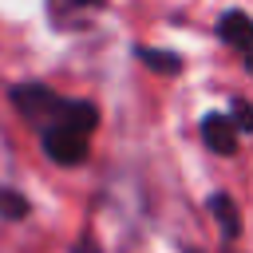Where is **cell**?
I'll return each mask as SVG.
<instances>
[{
	"label": "cell",
	"instance_id": "2",
	"mask_svg": "<svg viewBox=\"0 0 253 253\" xmlns=\"http://www.w3.org/2000/svg\"><path fill=\"white\" fill-rule=\"evenodd\" d=\"M99 8H103V0H47V16H51V24L63 28V32L91 24Z\"/></svg>",
	"mask_w": 253,
	"mask_h": 253
},
{
	"label": "cell",
	"instance_id": "9",
	"mask_svg": "<svg viewBox=\"0 0 253 253\" xmlns=\"http://www.w3.org/2000/svg\"><path fill=\"white\" fill-rule=\"evenodd\" d=\"M245 67H249V75H253V51H249V55H245Z\"/></svg>",
	"mask_w": 253,
	"mask_h": 253
},
{
	"label": "cell",
	"instance_id": "7",
	"mask_svg": "<svg viewBox=\"0 0 253 253\" xmlns=\"http://www.w3.org/2000/svg\"><path fill=\"white\" fill-rule=\"evenodd\" d=\"M229 119H233V126H237L241 134H253V103L233 99V103H229Z\"/></svg>",
	"mask_w": 253,
	"mask_h": 253
},
{
	"label": "cell",
	"instance_id": "4",
	"mask_svg": "<svg viewBox=\"0 0 253 253\" xmlns=\"http://www.w3.org/2000/svg\"><path fill=\"white\" fill-rule=\"evenodd\" d=\"M202 142L213 154H233L237 150V126L229 115H206L202 119Z\"/></svg>",
	"mask_w": 253,
	"mask_h": 253
},
{
	"label": "cell",
	"instance_id": "1",
	"mask_svg": "<svg viewBox=\"0 0 253 253\" xmlns=\"http://www.w3.org/2000/svg\"><path fill=\"white\" fill-rule=\"evenodd\" d=\"M12 103L24 123L40 134V146L59 166H79L91 150V134L99 126V111L87 99H67L43 83L12 87Z\"/></svg>",
	"mask_w": 253,
	"mask_h": 253
},
{
	"label": "cell",
	"instance_id": "3",
	"mask_svg": "<svg viewBox=\"0 0 253 253\" xmlns=\"http://www.w3.org/2000/svg\"><path fill=\"white\" fill-rule=\"evenodd\" d=\"M217 36H221L225 47L249 55V51H253V16H245V12H237V8L221 12V20H217Z\"/></svg>",
	"mask_w": 253,
	"mask_h": 253
},
{
	"label": "cell",
	"instance_id": "5",
	"mask_svg": "<svg viewBox=\"0 0 253 253\" xmlns=\"http://www.w3.org/2000/svg\"><path fill=\"white\" fill-rule=\"evenodd\" d=\"M210 213H213L221 237H237V233H241V213H237V202H233L229 194H213V198H210Z\"/></svg>",
	"mask_w": 253,
	"mask_h": 253
},
{
	"label": "cell",
	"instance_id": "6",
	"mask_svg": "<svg viewBox=\"0 0 253 253\" xmlns=\"http://www.w3.org/2000/svg\"><path fill=\"white\" fill-rule=\"evenodd\" d=\"M150 71H158V75H178L182 71V59L174 55V51H158V47H138L134 51Z\"/></svg>",
	"mask_w": 253,
	"mask_h": 253
},
{
	"label": "cell",
	"instance_id": "8",
	"mask_svg": "<svg viewBox=\"0 0 253 253\" xmlns=\"http://www.w3.org/2000/svg\"><path fill=\"white\" fill-rule=\"evenodd\" d=\"M0 213L16 221V217H24V213H28V202H24L16 190H0Z\"/></svg>",
	"mask_w": 253,
	"mask_h": 253
}]
</instances>
